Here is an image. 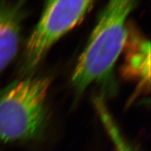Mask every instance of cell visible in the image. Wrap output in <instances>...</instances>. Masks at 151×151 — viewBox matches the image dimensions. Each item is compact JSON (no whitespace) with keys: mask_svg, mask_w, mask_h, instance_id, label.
Listing matches in <instances>:
<instances>
[{"mask_svg":"<svg viewBox=\"0 0 151 151\" xmlns=\"http://www.w3.org/2000/svg\"><path fill=\"white\" fill-rule=\"evenodd\" d=\"M137 4L133 0L111 1L100 13L71 76L78 97L94 83L111 85L115 64L127 42V18Z\"/></svg>","mask_w":151,"mask_h":151,"instance_id":"1","label":"cell"},{"mask_svg":"<svg viewBox=\"0 0 151 151\" xmlns=\"http://www.w3.org/2000/svg\"><path fill=\"white\" fill-rule=\"evenodd\" d=\"M50 83V77L30 76L0 90V141H29L43 135Z\"/></svg>","mask_w":151,"mask_h":151,"instance_id":"2","label":"cell"},{"mask_svg":"<svg viewBox=\"0 0 151 151\" xmlns=\"http://www.w3.org/2000/svg\"><path fill=\"white\" fill-rule=\"evenodd\" d=\"M93 1H48L30 35L22 55L20 73L30 76L62 37L78 25L92 9Z\"/></svg>","mask_w":151,"mask_h":151,"instance_id":"3","label":"cell"},{"mask_svg":"<svg viewBox=\"0 0 151 151\" xmlns=\"http://www.w3.org/2000/svg\"><path fill=\"white\" fill-rule=\"evenodd\" d=\"M26 11L25 1L0 2V73L18 51Z\"/></svg>","mask_w":151,"mask_h":151,"instance_id":"4","label":"cell"},{"mask_svg":"<svg viewBox=\"0 0 151 151\" xmlns=\"http://www.w3.org/2000/svg\"><path fill=\"white\" fill-rule=\"evenodd\" d=\"M124 76L139 81L141 90L150 88V42L137 33H128Z\"/></svg>","mask_w":151,"mask_h":151,"instance_id":"5","label":"cell"},{"mask_svg":"<svg viewBox=\"0 0 151 151\" xmlns=\"http://www.w3.org/2000/svg\"><path fill=\"white\" fill-rule=\"evenodd\" d=\"M94 103L98 116L113 143L115 151H134L124 139L106 104L104 98L102 97H96Z\"/></svg>","mask_w":151,"mask_h":151,"instance_id":"6","label":"cell"}]
</instances>
